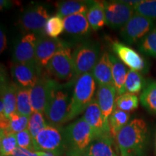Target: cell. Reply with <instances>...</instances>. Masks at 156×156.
<instances>
[{"instance_id": "6da1fadb", "label": "cell", "mask_w": 156, "mask_h": 156, "mask_svg": "<svg viewBox=\"0 0 156 156\" xmlns=\"http://www.w3.org/2000/svg\"><path fill=\"white\" fill-rule=\"evenodd\" d=\"M148 129L142 119H134L122 129L116 139L122 156H140L147 145Z\"/></svg>"}, {"instance_id": "7a4b0ae2", "label": "cell", "mask_w": 156, "mask_h": 156, "mask_svg": "<svg viewBox=\"0 0 156 156\" xmlns=\"http://www.w3.org/2000/svg\"><path fill=\"white\" fill-rule=\"evenodd\" d=\"M96 82L91 73L81 75L76 80L72 93L67 122L73 120L86 110L94 99Z\"/></svg>"}, {"instance_id": "3957f363", "label": "cell", "mask_w": 156, "mask_h": 156, "mask_svg": "<svg viewBox=\"0 0 156 156\" xmlns=\"http://www.w3.org/2000/svg\"><path fill=\"white\" fill-rule=\"evenodd\" d=\"M66 148L69 150L72 155L85 152L95 140L94 132L83 117L76 120L63 129Z\"/></svg>"}, {"instance_id": "277c9868", "label": "cell", "mask_w": 156, "mask_h": 156, "mask_svg": "<svg viewBox=\"0 0 156 156\" xmlns=\"http://www.w3.org/2000/svg\"><path fill=\"white\" fill-rule=\"evenodd\" d=\"M71 96L67 85L58 83L51 95L44 112L49 125L58 126L67 122Z\"/></svg>"}, {"instance_id": "5b68a950", "label": "cell", "mask_w": 156, "mask_h": 156, "mask_svg": "<svg viewBox=\"0 0 156 156\" xmlns=\"http://www.w3.org/2000/svg\"><path fill=\"white\" fill-rule=\"evenodd\" d=\"M98 43L87 41L77 46L73 52V60L76 77L92 72L100 58Z\"/></svg>"}, {"instance_id": "8992f818", "label": "cell", "mask_w": 156, "mask_h": 156, "mask_svg": "<svg viewBox=\"0 0 156 156\" xmlns=\"http://www.w3.org/2000/svg\"><path fill=\"white\" fill-rule=\"evenodd\" d=\"M36 151L51 152L58 156L66 149L63 130L48 125L39 132L34 140Z\"/></svg>"}, {"instance_id": "52a82bcc", "label": "cell", "mask_w": 156, "mask_h": 156, "mask_svg": "<svg viewBox=\"0 0 156 156\" xmlns=\"http://www.w3.org/2000/svg\"><path fill=\"white\" fill-rule=\"evenodd\" d=\"M46 69L58 80L68 81L76 77L73 53L67 44L61 48L48 62Z\"/></svg>"}, {"instance_id": "ba28073f", "label": "cell", "mask_w": 156, "mask_h": 156, "mask_svg": "<svg viewBox=\"0 0 156 156\" xmlns=\"http://www.w3.org/2000/svg\"><path fill=\"white\" fill-rule=\"evenodd\" d=\"M153 20L137 13L133 16L126 24L121 28L120 36L126 44L131 45L140 41L153 28Z\"/></svg>"}, {"instance_id": "9c48e42d", "label": "cell", "mask_w": 156, "mask_h": 156, "mask_svg": "<svg viewBox=\"0 0 156 156\" xmlns=\"http://www.w3.org/2000/svg\"><path fill=\"white\" fill-rule=\"evenodd\" d=\"M58 83L54 80L41 75L37 83L30 88V101L34 112L44 113L54 88Z\"/></svg>"}, {"instance_id": "30bf717a", "label": "cell", "mask_w": 156, "mask_h": 156, "mask_svg": "<svg viewBox=\"0 0 156 156\" xmlns=\"http://www.w3.org/2000/svg\"><path fill=\"white\" fill-rule=\"evenodd\" d=\"M50 15L43 5H36L26 9L19 20L20 28L28 34H39L44 31Z\"/></svg>"}, {"instance_id": "8fae6325", "label": "cell", "mask_w": 156, "mask_h": 156, "mask_svg": "<svg viewBox=\"0 0 156 156\" xmlns=\"http://www.w3.org/2000/svg\"><path fill=\"white\" fill-rule=\"evenodd\" d=\"M106 25L113 29L122 28L134 14L133 7L124 1L104 2Z\"/></svg>"}, {"instance_id": "7c38bea8", "label": "cell", "mask_w": 156, "mask_h": 156, "mask_svg": "<svg viewBox=\"0 0 156 156\" xmlns=\"http://www.w3.org/2000/svg\"><path fill=\"white\" fill-rule=\"evenodd\" d=\"M67 44L61 39L41 36L38 38L36 48L35 62L41 71L46 69L51 58Z\"/></svg>"}, {"instance_id": "4fadbf2b", "label": "cell", "mask_w": 156, "mask_h": 156, "mask_svg": "<svg viewBox=\"0 0 156 156\" xmlns=\"http://www.w3.org/2000/svg\"><path fill=\"white\" fill-rule=\"evenodd\" d=\"M111 47L119 59L129 69L136 72H144L147 69L145 58L133 48L116 41L112 42Z\"/></svg>"}, {"instance_id": "5bb4252c", "label": "cell", "mask_w": 156, "mask_h": 156, "mask_svg": "<svg viewBox=\"0 0 156 156\" xmlns=\"http://www.w3.org/2000/svg\"><path fill=\"white\" fill-rule=\"evenodd\" d=\"M36 62L28 63L14 64L12 67V75L17 85L27 88H31L37 83L41 75Z\"/></svg>"}, {"instance_id": "9a60e30c", "label": "cell", "mask_w": 156, "mask_h": 156, "mask_svg": "<svg viewBox=\"0 0 156 156\" xmlns=\"http://www.w3.org/2000/svg\"><path fill=\"white\" fill-rule=\"evenodd\" d=\"M83 118L92 128L95 140L103 137H111L110 129L106 125L96 98L92 101L85 111Z\"/></svg>"}, {"instance_id": "2e32d148", "label": "cell", "mask_w": 156, "mask_h": 156, "mask_svg": "<svg viewBox=\"0 0 156 156\" xmlns=\"http://www.w3.org/2000/svg\"><path fill=\"white\" fill-rule=\"evenodd\" d=\"M38 37L36 34H26L15 44L13 51L14 64L28 63L35 61Z\"/></svg>"}, {"instance_id": "e0dca14e", "label": "cell", "mask_w": 156, "mask_h": 156, "mask_svg": "<svg viewBox=\"0 0 156 156\" xmlns=\"http://www.w3.org/2000/svg\"><path fill=\"white\" fill-rule=\"evenodd\" d=\"M116 90L114 85H99L96 99L100 107L105 124L108 125V119L115 108Z\"/></svg>"}, {"instance_id": "ac0fdd59", "label": "cell", "mask_w": 156, "mask_h": 156, "mask_svg": "<svg viewBox=\"0 0 156 156\" xmlns=\"http://www.w3.org/2000/svg\"><path fill=\"white\" fill-rule=\"evenodd\" d=\"M107 51L101 54L97 64L91 72L95 82L99 85H114L112 77V67L110 56Z\"/></svg>"}, {"instance_id": "d6986e66", "label": "cell", "mask_w": 156, "mask_h": 156, "mask_svg": "<svg viewBox=\"0 0 156 156\" xmlns=\"http://www.w3.org/2000/svg\"><path fill=\"white\" fill-rule=\"evenodd\" d=\"M63 20L64 30L70 35L76 36H86L91 30L85 13L65 17Z\"/></svg>"}, {"instance_id": "ffe728a7", "label": "cell", "mask_w": 156, "mask_h": 156, "mask_svg": "<svg viewBox=\"0 0 156 156\" xmlns=\"http://www.w3.org/2000/svg\"><path fill=\"white\" fill-rule=\"evenodd\" d=\"M17 87V84H9L5 81L1 84V100L5 107L3 116L6 118L9 119L12 115L16 113Z\"/></svg>"}, {"instance_id": "44dd1931", "label": "cell", "mask_w": 156, "mask_h": 156, "mask_svg": "<svg viewBox=\"0 0 156 156\" xmlns=\"http://www.w3.org/2000/svg\"><path fill=\"white\" fill-rule=\"evenodd\" d=\"M109 56L112 62L113 81L116 90V95L119 96L126 93L125 82L128 70L125 65L116 56L113 54H109Z\"/></svg>"}, {"instance_id": "7402d4cb", "label": "cell", "mask_w": 156, "mask_h": 156, "mask_svg": "<svg viewBox=\"0 0 156 156\" xmlns=\"http://www.w3.org/2000/svg\"><path fill=\"white\" fill-rule=\"evenodd\" d=\"M83 153L87 156H117L113 148L112 137L94 140Z\"/></svg>"}, {"instance_id": "603a6c76", "label": "cell", "mask_w": 156, "mask_h": 156, "mask_svg": "<svg viewBox=\"0 0 156 156\" xmlns=\"http://www.w3.org/2000/svg\"><path fill=\"white\" fill-rule=\"evenodd\" d=\"M86 17L92 30H98L106 24L104 2H93L90 6Z\"/></svg>"}, {"instance_id": "cb8c5ba5", "label": "cell", "mask_w": 156, "mask_h": 156, "mask_svg": "<svg viewBox=\"0 0 156 156\" xmlns=\"http://www.w3.org/2000/svg\"><path fill=\"white\" fill-rule=\"evenodd\" d=\"M90 6L88 7V4L86 3V2L83 1L69 0V1L62 2L57 5V15L64 18L73 15L83 14V13L86 14Z\"/></svg>"}, {"instance_id": "d4e9b609", "label": "cell", "mask_w": 156, "mask_h": 156, "mask_svg": "<svg viewBox=\"0 0 156 156\" xmlns=\"http://www.w3.org/2000/svg\"><path fill=\"white\" fill-rule=\"evenodd\" d=\"M129 113L124 112L115 107L108 119V125L112 136L116 137L117 134L129 122Z\"/></svg>"}, {"instance_id": "484cf974", "label": "cell", "mask_w": 156, "mask_h": 156, "mask_svg": "<svg viewBox=\"0 0 156 156\" xmlns=\"http://www.w3.org/2000/svg\"><path fill=\"white\" fill-rule=\"evenodd\" d=\"M16 112L28 117L33 114L34 110L30 101V88H27L18 85L17 93Z\"/></svg>"}, {"instance_id": "4316f807", "label": "cell", "mask_w": 156, "mask_h": 156, "mask_svg": "<svg viewBox=\"0 0 156 156\" xmlns=\"http://www.w3.org/2000/svg\"><path fill=\"white\" fill-rule=\"evenodd\" d=\"M140 102L144 108L151 114H156V82L149 83L142 90Z\"/></svg>"}, {"instance_id": "83f0119b", "label": "cell", "mask_w": 156, "mask_h": 156, "mask_svg": "<svg viewBox=\"0 0 156 156\" xmlns=\"http://www.w3.org/2000/svg\"><path fill=\"white\" fill-rule=\"evenodd\" d=\"M139 98L136 94L125 93L116 97L115 101V107L124 112H132L138 108Z\"/></svg>"}, {"instance_id": "f1b7e54d", "label": "cell", "mask_w": 156, "mask_h": 156, "mask_svg": "<svg viewBox=\"0 0 156 156\" xmlns=\"http://www.w3.org/2000/svg\"><path fill=\"white\" fill-rule=\"evenodd\" d=\"M145 86V81L139 72L129 69L125 82L126 93H140Z\"/></svg>"}, {"instance_id": "f546056e", "label": "cell", "mask_w": 156, "mask_h": 156, "mask_svg": "<svg viewBox=\"0 0 156 156\" xmlns=\"http://www.w3.org/2000/svg\"><path fill=\"white\" fill-rule=\"evenodd\" d=\"M17 147L18 145H17L16 134L1 130V140H0L1 156H11Z\"/></svg>"}, {"instance_id": "4dcf8cb0", "label": "cell", "mask_w": 156, "mask_h": 156, "mask_svg": "<svg viewBox=\"0 0 156 156\" xmlns=\"http://www.w3.org/2000/svg\"><path fill=\"white\" fill-rule=\"evenodd\" d=\"M138 48L145 55L156 58V26L140 41Z\"/></svg>"}, {"instance_id": "1f68e13d", "label": "cell", "mask_w": 156, "mask_h": 156, "mask_svg": "<svg viewBox=\"0 0 156 156\" xmlns=\"http://www.w3.org/2000/svg\"><path fill=\"white\" fill-rule=\"evenodd\" d=\"M64 30L63 17L56 15L48 20L44 28V33L50 38H56Z\"/></svg>"}, {"instance_id": "d6a6232c", "label": "cell", "mask_w": 156, "mask_h": 156, "mask_svg": "<svg viewBox=\"0 0 156 156\" xmlns=\"http://www.w3.org/2000/svg\"><path fill=\"white\" fill-rule=\"evenodd\" d=\"M47 126L48 124L45 119L44 113L34 112L29 118L28 129L34 140L39 132Z\"/></svg>"}, {"instance_id": "836d02e7", "label": "cell", "mask_w": 156, "mask_h": 156, "mask_svg": "<svg viewBox=\"0 0 156 156\" xmlns=\"http://www.w3.org/2000/svg\"><path fill=\"white\" fill-rule=\"evenodd\" d=\"M134 11L142 16L156 20V0H142L133 7Z\"/></svg>"}, {"instance_id": "e575fe53", "label": "cell", "mask_w": 156, "mask_h": 156, "mask_svg": "<svg viewBox=\"0 0 156 156\" xmlns=\"http://www.w3.org/2000/svg\"><path fill=\"white\" fill-rule=\"evenodd\" d=\"M29 118L30 117L23 116L15 113L9 117V126L8 132H12L14 134H17L23 130L27 129L28 126Z\"/></svg>"}, {"instance_id": "d590c367", "label": "cell", "mask_w": 156, "mask_h": 156, "mask_svg": "<svg viewBox=\"0 0 156 156\" xmlns=\"http://www.w3.org/2000/svg\"><path fill=\"white\" fill-rule=\"evenodd\" d=\"M16 138L18 147L30 150L32 151H36V147H35L34 140L28 129L17 133Z\"/></svg>"}, {"instance_id": "8d00e7d4", "label": "cell", "mask_w": 156, "mask_h": 156, "mask_svg": "<svg viewBox=\"0 0 156 156\" xmlns=\"http://www.w3.org/2000/svg\"><path fill=\"white\" fill-rule=\"evenodd\" d=\"M11 156H39V151H32L25 148L17 147Z\"/></svg>"}, {"instance_id": "74e56055", "label": "cell", "mask_w": 156, "mask_h": 156, "mask_svg": "<svg viewBox=\"0 0 156 156\" xmlns=\"http://www.w3.org/2000/svg\"><path fill=\"white\" fill-rule=\"evenodd\" d=\"M7 47V37H6L5 33L1 29L0 31V51H1V53H2L6 49Z\"/></svg>"}, {"instance_id": "f35d334b", "label": "cell", "mask_w": 156, "mask_h": 156, "mask_svg": "<svg viewBox=\"0 0 156 156\" xmlns=\"http://www.w3.org/2000/svg\"><path fill=\"white\" fill-rule=\"evenodd\" d=\"M39 156H58L55 153H51V152H46V151H39Z\"/></svg>"}, {"instance_id": "ab89813d", "label": "cell", "mask_w": 156, "mask_h": 156, "mask_svg": "<svg viewBox=\"0 0 156 156\" xmlns=\"http://www.w3.org/2000/svg\"><path fill=\"white\" fill-rule=\"evenodd\" d=\"M155 151H156V139H155Z\"/></svg>"}, {"instance_id": "60d3db41", "label": "cell", "mask_w": 156, "mask_h": 156, "mask_svg": "<svg viewBox=\"0 0 156 156\" xmlns=\"http://www.w3.org/2000/svg\"><path fill=\"white\" fill-rule=\"evenodd\" d=\"M82 156H87V155H82Z\"/></svg>"}, {"instance_id": "b9f144b4", "label": "cell", "mask_w": 156, "mask_h": 156, "mask_svg": "<svg viewBox=\"0 0 156 156\" xmlns=\"http://www.w3.org/2000/svg\"><path fill=\"white\" fill-rule=\"evenodd\" d=\"M69 156H76V155H69Z\"/></svg>"}]
</instances>
